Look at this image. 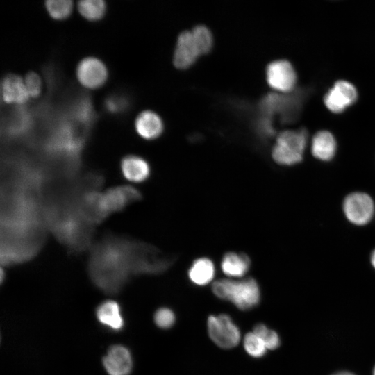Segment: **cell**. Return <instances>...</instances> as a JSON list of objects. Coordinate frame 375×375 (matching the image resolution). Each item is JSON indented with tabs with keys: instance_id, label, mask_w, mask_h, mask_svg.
Instances as JSON below:
<instances>
[{
	"instance_id": "1f68e13d",
	"label": "cell",
	"mask_w": 375,
	"mask_h": 375,
	"mask_svg": "<svg viewBox=\"0 0 375 375\" xmlns=\"http://www.w3.org/2000/svg\"><path fill=\"white\" fill-rule=\"evenodd\" d=\"M370 262L372 267L375 269V249L372 251L371 254Z\"/></svg>"
},
{
	"instance_id": "f546056e",
	"label": "cell",
	"mask_w": 375,
	"mask_h": 375,
	"mask_svg": "<svg viewBox=\"0 0 375 375\" xmlns=\"http://www.w3.org/2000/svg\"><path fill=\"white\" fill-rule=\"evenodd\" d=\"M24 83L30 97H36L40 94L41 80L38 74L34 72H28L25 76Z\"/></svg>"
},
{
	"instance_id": "d6986e66",
	"label": "cell",
	"mask_w": 375,
	"mask_h": 375,
	"mask_svg": "<svg viewBox=\"0 0 375 375\" xmlns=\"http://www.w3.org/2000/svg\"><path fill=\"white\" fill-rule=\"evenodd\" d=\"M96 316L102 325L114 331H119L124 327V321L121 308L115 301L102 302L97 308Z\"/></svg>"
},
{
	"instance_id": "7402d4cb",
	"label": "cell",
	"mask_w": 375,
	"mask_h": 375,
	"mask_svg": "<svg viewBox=\"0 0 375 375\" xmlns=\"http://www.w3.org/2000/svg\"><path fill=\"white\" fill-rule=\"evenodd\" d=\"M215 265L211 260L200 258L195 260L188 270L190 281L199 286L206 285L211 282L215 276Z\"/></svg>"
},
{
	"instance_id": "4dcf8cb0",
	"label": "cell",
	"mask_w": 375,
	"mask_h": 375,
	"mask_svg": "<svg viewBox=\"0 0 375 375\" xmlns=\"http://www.w3.org/2000/svg\"><path fill=\"white\" fill-rule=\"evenodd\" d=\"M76 118L84 122L90 120L92 117V107L88 99H81V101L76 105Z\"/></svg>"
},
{
	"instance_id": "4316f807",
	"label": "cell",
	"mask_w": 375,
	"mask_h": 375,
	"mask_svg": "<svg viewBox=\"0 0 375 375\" xmlns=\"http://www.w3.org/2000/svg\"><path fill=\"white\" fill-rule=\"evenodd\" d=\"M253 332L262 340L267 349L274 350L281 344L278 333L263 324H256Z\"/></svg>"
},
{
	"instance_id": "836d02e7",
	"label": "cell",
	"mask_w": 375,
	"mask_h": 375,
	"mask_svg": "<svg viewBox=\"0 0 375 375\" xmlns=\"http://www.w3.org/2000/svg\"><path fill=\"white\" fill-rule=\"evenodd\" d=\"M373 375H375V367H374V371H373Z\"/></svg>"
},
{
	"instance_id": "8fae6325",
	"label": "cell",
	"mask_w": 375,
	"mask_h": 375,
	"mask_svg": "<svg viewBox=\"0 0 375 375\" xmlns=\"http://www.w3.org/2000/svg\"><path fill=\"white\" fill-rule=\"evenodd\" d=\"M269 85L281 92L292 91L297 81V75L291 63L286 60H277L270 62L266 70Z\"/></svg>"
},
{
	"instance_id": "44dd1931",
	"label": "cell",
	"mask_w": 375,
	"mask_h": 375,
	"mask_svg": "<svg viewBox=\"0 0 375 375\" xmlns=\"http://www.w3.org/2000/svg\"><path fill=\"white\" fill-rule=\"evenodd\" d=\"M250 263V258L246 254L228 252L224 256L221 267L227 276L240 278L249 271Z\"/></svg>"
},
{
	"instance_id": "ffe728a7",
	"label": "cell",
	"mask_w": 375,
	"mask_h": 375,
	"mask_svg": "<svg viewBox=\"0 0 375 375\" xmlns=\"http://www.w3.org/2000/svg\"><path fill=\"white\" fill-rule=\"evenodd\" d=\"M135 127L137 133L143 138L155 139L163 129L162 122L156 112L151 110L141 112L135 119Z\"/></svg>"
},
{
	"instance_id": "30bf717a",
	"label": "cell",
	"mask_w": 375,
	"mask_h": 375,
	"mask_svg": "<svg viewBox=\"0 0 375 375\" xmlns=\"http://www.w3.org/2000/svg\"><path fill=\"white\" fill-rule=\"evenodd\" d=\"M76 213L92 226L103 222L108 216L102 201V193L94 192L81 197L74 204Z\"/></svg>"
},
{
	"instance_id": "8992f818",
	"label": "cell",
	"mask_w": 375,
	"mask_h": 375,
	"mask_svg": "<svg viewBox=\"0 0 375 375\" xmlns=\"http://www.w3.org/2000/svg\"><path fill=\"white\" fill-rule=\"evenodd\" d=\"M299 108V99L294 97L267 94L260 103V108L265 115L260 124L264 133L269 135L274 133L272 124L274 115H278L281 120L289 121L296 116Z\"/></svg>"
},
{
	"instance_id": "484cf974",
	"label": "cell",
	"mask_w": 375,
	"mask_h": 375,
	"mask_svg": "<svg viewBox=\"0 0 375 375\" xmlns=\"http://www.w3.org/2000/svg\"><path fill=\"white\" fill-rule=\"evenodd\" d=\"M192 33L201 55L208 53L212 46V36L210 31L203 25H199L193 28Z\"/></svg>"
},
{
	"instance_id": "7a4b0ae2",
	"label": "cell",
	"mask_w": 375,
	"mask_h": 375,
	"mask_svg": "<svg viewBox=\"0 0 375 375\" xmlns=\"http://www.w3.org/2000/svg\"><path fill=\"white\" fill-rule=\"evenodd\" d=\"M47 227L44 223L1 226V263L5 266L27 262L34 258L44 244Z\"/></svg>"
},
{
	"instance_id": "9c48e42d",
	"label": "cell",
	"mask_w": 375,
	"mask_h": 375,
	"mask_svg": "<svg viewBox=\"0 0 375 375\" xmlns=\"http://www.w3.org/2000/svg\"><path fill=\"white\" fill-rule=\"evenodd\" d=\"M358 92L355 86L349 81H336L324 97L326 107L334 113H340L353 105L357 100Z\"/></svg>"
},
{
	"instance_id": "4fadbf2b",
	"label": "cell",
	"mask_w": 375,
	"mask_h": 375,
	"mask_svg": "<svg viewBox=\"0 0 375 375\" xmlns=\"http://www.w3.org/2000/svg\"><path fill=\"white\" fill-rule=\"evenodd\" d=\"M76 75L78 81L88 88L101 86L108 78V70L105 64L93 56L82 59L78 64Z\"/></svg>"
},
{
	"instance_id": "d6a6232c",
	"label": "cell",
	"mask_w": 375,
	"mask_h": 375,
	"mask_svg": "<svg viewBox=\"0 0 375 375\" xmlns=\"http://www.w3.org/2000/svg\"><path fill=\"white\" fill-rule=\"evenodd\" d=\"M333 375H355V374L349 372H340Z\"/></svg>"
},
{
	"instance_id": "ba28073f",
	"label": "cell",
	"mask_w": 375,
	"mask_h": 375,
	"mask_svg": "<svg viewBox=\"0 0 375 375\" xmlns=\"http://www.w3.org/2000/svg\"><path fill=\"white\" fill-rule=\"evenodd\" d=\"M342 210L347 219L356 226H365L370 222L375 212L372 198L362 192H353L343 201Z\"/></svg>"
},
{
	"instance_id": "ac0fdd59",
	"label": "cell",
	"mask_w": 375,
	"mask_h": 375,
	"mask_svg": "<svg viewBox=\"0 0 375 375\" xmlns=\"http://www.w3.org/2000/svg\"><path fill=\"white\" fill-rule=\"evenodd\" d=\"M337 142L333 135L328 131L317 132L312 139L311 153L320 161L331 160L336 153Z\"/></svg>"
},
{
	"instance_id": "6da1fadb",
	"label": "cell",
	"mask_w": 375,
	"mask_h": 375,
	"mask_svg": "<svg viewBox=\"0 0 375 375\" xmlns=\"http://www.w3.org/2000/svg\"><path fill=\"white\" fill-rule=\"evenodd\" d=\"M126 242L127 238L109 233L91 248L88 274L93 283L106 293L119 292L131 276Z\"/></svg>"
},
{
	"instance_id": "5bb4252c",
	"label": "cell",
	"mask_w": 375,
	"mask_h": 375,
	"mask_svg": "<svg viewBox=\"0 0 375 375\" xmlns=\"http://www.w3.org/2000/svg\"><path fill=\"white\" fill-rule=\"evenodd\" d=\"M103 365L109 375H128L133 368L130 351L124 346L115 344L110 347L103 358Z\"/></svg>"
},
{
	"instance_id": "9a60e30c",
	"label": "cell",
	"mask_w": 375,
	"mask_h": 375,
	"mask_svg": "<svg viewBox=\"0 0 375 375\" xmlns=\"http://www.w3.org/2000/svg\"><path fill=\"white\" fill-rule=\"evenodd\" d=\"M201 55L192 31H184L178 37L174 53L176 67L184 69L192 65Z\"/></svg>"
},
{
	"instance_id": "e0dca14e",
	"label": "cell",
	"mask_w": 375,
	"mask_h": 375,
	"mask_svg": "<svg viewBox=\"0 0 375 375\" xmlns=\"http://www.w3.org/2000/svg\"><path fill=\"white\" fill-rule=\"evenodd\" d=\"M1 95L8 103L22 104L29 96L24 81L16 74L6 75L1 82Z\"/></svg>"
},
{
	"instance_id": "5b68a950",
	"label": "cell",
	"mask_w": 375,
	"mask_h": 375,
	"mask_svg": "<svg viewBox=\"0 0 375 375\" xmlns=\"http://www.w3.org/2000/svg\"><path fill=\"white\" fill-rule=\"evenodd\" d=\"M308 133L303 128L287 130L278 134L272 148L274 160L285 166L301 162L307 144Z\"/></svg>"
},
{
	"instance_id": "7c38bea8",
	"label": "cell",
	"mask_w": 375,
	"mask_h": 375,
	"mask_svg": "<svg viewBox=\"0 0 375 375\" xmlns=\"http://www.w3.org/2000/svg\"><path fill=\"white\" fill-rule=\"evenodd\" d=\"M142 199V194L128 185L109 188L102 193V201L106 212L112 213L122 211L127 206Z\"/></svg>"
},
{
	"instance_id": "277c9868",
	"label": "cell",
	"mask_w": 375,
	"mask_h": 375,
	"mask_svg": "<svg viewBox=\"0 0 375 375\" xmlns=\"http://www.w3.org/2000/svg\"><path fill=\"white\" fill-rule=\"evenodd\" d=\"M212 290L217 297L231 302L241 310H251L260 301V288L253 278L240 281L219 279L212 284Z\"/></svg>"
},
{
	"instance_id": "52a82bcc",
	"label": "cell",
	"mask_w": 375,
	"mask_h": 375,
	"mask_svg": "<svg viewBox=\"0 0 375 375\" xmlns=\"http://www.w3.org/2000/svg\"><path fill=\"white\" fill-rule=\"evenodd\" d=\"M210 338L222 349H232L240 340V331L232 318L226 314L211 315L207 319Z\"/></svg>"
},
{
	"instance_id": "f1b7e54d",
	"label": "cell",
	"mask_w": 375,
	"mask_h": 375,
	"mask_svg": "<svg viewBox=\"0 0 375 375\" xmlns=\"http://www.w3.org/2000/svg\"><path fill=\"white\" fill-rule=\"evenodd\" d=\"M154 322L160 328L167 329L173 326L176 321L174 312L169 308L158 309L154 314Z\"/></svg>"
},
{
	"instance_id": "83f0119b",
	"label": "cell",
	"mask_w": 375,
	"mask_h": 375,
	"mask_svg": "<svg viewBox=\"0 0 375 375\" xmlns=\"http://www.w3.org/2000/svg\"><path fill=\"white\" fill-rule=\"evenodd\" d=\"M128 101L126 97L120 94H112L108 96L104 101L107 111L112 113H119L126 110Z\"/></svg>"
},
{
	"instance_id": "d4e9b609",
	"label": "cell",
	"mask_w": 375,
	"mask_h": 375,
	"mask_svg": "<svg viewBox=\"0 0 375 375\" xmlns=\"http://www.w3.org/2000/svg\"><path fill=\"white\" fill-rule=\"evenodd\" d=\"M46 8L54 19L67 18L72 12V1L70 0H48L45 2Z\"/></svg>"
},
{
	"instance_id": "2e32d148",
	"label": "cell",
	"mask_w": 375,
	"mask_h": 375,
	"mask_svg": "<svg viewBox=\"0 0 375 375\" xmlns=\"http://www.w3.org/2000/svg\"><path fill=\"white\" fill-rule=\"evenodd\" d=\"M120 168L123 176L133 183L145 181L150 176L151 169L148 162L135 155H127L122 158Z\"/></svg>"
},
{
	"instance_id": "cb8c5ba5",
	"label": "cell",
	"mask_w": 375,
	"mask_h": 375,
	"mask_svg": "<svg viewBox=\"0 0 375 375\" xmlns=\"http://www.w3.org/2000/svg\"><path fill=\"white\" fill-rule=\"evenodd\" d=\"M244 348L246 352L253 358L262 357L267 350L262 340L253 332L246 334L244 338Z\"/></svg>"
},
{
	"instance_id": "603a6c76",
	"label": "cell",
	"mask_w": 375,
	"mask_h": 375,
	"mask_svg": "<svg viewBox=\"0 0 375 375\" xmlns=\"http://www.w3.org/2000/svg\"><path fill=\"white\" fill-rule=\"evenodd\" d=\"M81 14L90 20L102 17L106 12V3L103 0H81L78 3Z\"/></svg>"
},
{
	"instance_id": "3957f363",
	"label": "cell",
	"mask_w": 375,
	"mask_h": 375,
	"mask_svg": "<svg viewBox=\"0 0 375 375\" xmlns=\"http://www.w3.org/2000/svg\"><path fill=\"white\" fill-rule=\"evenodd\" d=\"M126 256L131 275L160 274L172 264L155 247L128 238Z\"/></svg>"
}]
</instances>
